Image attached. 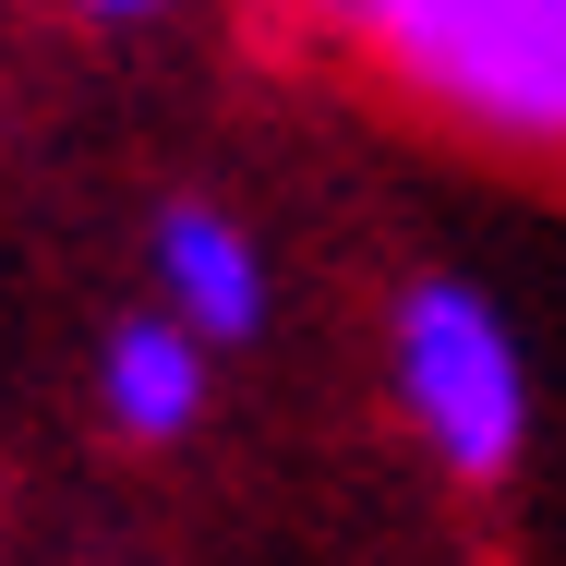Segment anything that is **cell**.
I'll list each match as a JSON object with an SVG mask.
<instances>
[{
    "mask_svg": "<svg viewBox=\"0 0 566 566\" xmlns=\"http://www.w3.org/2000/svg\"><path fill=\"white\" fill-rule=\"evenodd\" d=\"M157 302L193 349H241L265 326V253L253 229L218 218V206H169L157 218Z\"/></svg>",
    "mask_w": 566,
    "mask_h": 566,
    "instance_id": "obj_3",
    "label": "cell"
},
{
    "mask_svg": "<svg viewBox=\"0 0 566 566\" xmlns=\"http://www.w3.org/2000/svg\"><path fill=\"white\" fill-rule=\"evenodd\" d=\"M326 36H349V49H374V24H386V0H302Z\"/></svg>",
    "mask_w": 566,
    "mask_h": 566,
    "instance_id": "obj_5",
    "label": "cell"
},
{
    "mask_svg": "<svg viewBox=\"0 0 566 566\" xmlns=\"http://www.w3.org/2000/svg\"><path fill=\"white\" fill-rule=\"evenodd\" d=\"M374 61L494 145H566V0H386Z\"/></svg>",
    "mask_w": 566,
    "mask_h": 566,
    "instance_id": "obj_1",
    "label": "cell"
},
{
    "mask_svg": "<svg viewBox=\"0 0 566 566\" xmlns=\"http://www.w3.org/2000/svg\"><path fill=\"white\" fill-rule=\"evenodd\" d=\"M73 12H97V24H145V12H169V0H73Z\"/></svg>",
    "mask_w": 566,
    "mask_h": 566,
    "instance_id": "obj_6",
    "label": "cell"
},
{
    "mask_svg": "<svg viewBox=\"0 0 566 566\" xmlns=\"http://www.w3.org/2000/svg\"><path fill=\"white\" fill-rule=\"evenodd\" d=\"M386 374L398 410L422 422V447L458 482H494L531 447V374H518V326L470 290V277H410L386 314Z\"/></svg>",
    "mask_w": 566,
    "mask_h": 566,
    "instance_id": "obj_2",
    "label": "cell"
},
{
    "mask_svg": "<svg viewBox=\"0 0 566 566\" xmlns=\"http://www.w3.org/2000/svg\"><path fill=\"white\" fill-rule=\"evenodd\" d=\"M97 410H109L133 447H169L206 422V349L181 338L169 314H120L97 349Z\"/></svg>",
    "mask_w": 566,
    "mask_h": 566,
    "instance_id": "obj_4",
    "label": "cell"
}]
</instances>
